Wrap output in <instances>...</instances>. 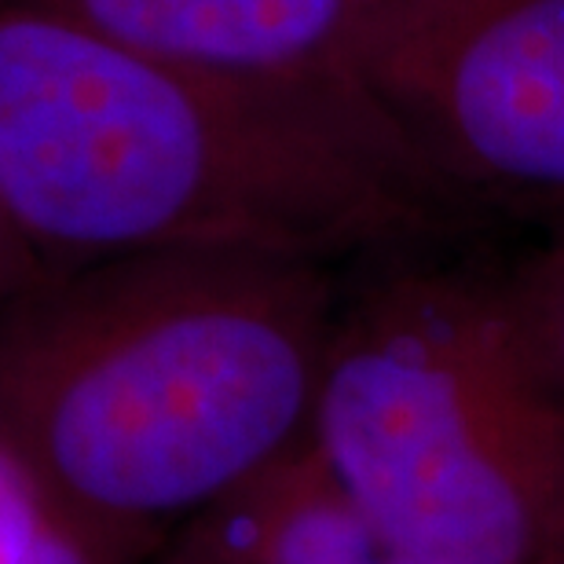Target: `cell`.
<instances>
[{
  "mask_svg": "<svg viewBox=\"0 0 564 564\" xmlns=\"http://www.w3.org/2000/svg\"><path fill=\"white\" fill-rule=\"evenodd\" d=\"M352 85L473 220L564 231V0H414Z\"/></svg>",
  "mask_w": 564,
  "mask_h": 564,
  "instance_id": "cell-4",
  "label": "cell"
},
{
  "mask_svg": "<svg viewBox=\"0 0 564 564\" xmlns=\"http://www.w3.org/2000/svg\"><path fill=\"white\" fill-rule=\"evenodd\" d=\"M517 301L564 381V231L510 272Z\"/></svg>",
  "mask_w": 564,
  "mask_h": 564,
  "instance_id": "cell-8",
  "label": "cell"
},
{
  "mask_svg": "<svg viewBox=\"0 0 564 564\" xmlns=\"http://www.w3.org/2000/svg\"><path fill=\"white\" fill-rule=\"evenodd\" d=\"M154 564H422L348 499L312 444L224 495Z\"/></svg>",
  "mask_w": 564,
  "mask_h": 564,
  "instance_id": "cell-6",
  "label": "cell"
},
{
  "mask_svg": "<svg viewBox=\"0 0 564 564\" xmlns=\"http://www.w3.org/2000/svg\"><path fill=\"white\" fill-rule=\"evenodd\" d=\"M334 264L147 250L52 268L0 304V444L147 564L308 444Z\"/></svg>",
  "mask_w": 564,
  "mask_h": 564,
  "instance_id": "cell-2",
  "label": "cell"
},
{
  "mask_svg": "<svg viewBox=\"0 0 564 564\" xmlns=\"http://www.w3.org/2000/svg\"><path fill=\"white\" fill-rule=\"evenodd\" d=\"M546 564H564V546H561V550H557V554H554V557H550Z\"/></svg>",
  "mask_w": 564,
  "mask_h": 564,
  "instance_id": "cell-10",
  "label": "cell"
},
{
  "mask_svg": "<svg viewBox=\"0 0 564 564\" xmlns=\"http://www.w3.org/2000/svg\"><path fill=\"white\" fill-rule=\"evenodd\" d=\"M308 444L422 564L564 546V381L510 272L403 253L345 286Z\"/></svg>",
  "mask_w": 564,
  "mask_h": 564,
  "instance_id": "cell-3",
  "label": "cell"
},
{
  "mask_svg": "<svg viewBox=\"0 0 564 564\" xmlns=\"http://www.w3.org/2000/svg\"><path fill=\"white\" fill-rule=\"evenodd\" d=\"M0 202L48 268L147 250L392 261L473 217L364 93L173 63L0 0Z\"/></svg>",
  "mask_w": 564,
  "mask_h": 564,
  "instance_id": "cell-1",
  "label": "cell"
},
{
  "mask_svg": "<svg viewBox=\"0 0 564 564\" xmlns=\"http://www.w3.org/2000/svg\"><path fill=\"white\" fill-rule=\"evenodd\" d=\"M48 268L41 264V257L30 250V242L22 239L19 228L11 224L4 202H0V304L22 286H30L33 279H41Z\"/></svg>",
  "mask_w": 564,
  "mask_h": 564,
  "instance_id": "cell-9",
  "label": "cell"
},
{
  "mask_svg": "<svg viewBox=\"0 0 564 564\" xmlns=\"http://www.w3.org/2000/svg\"><path fill=\"white\" fill-rule=\"evenodd\" d=\"M173 63L272 82L352 85L414 0H22Z\"/></svg>",
  "mask_w": 564,
  "mask_h": 564,
  "instance_id": "cell-5",
  "label": "cell"
},
{
  "mask_svg": "<svg viewBox=\"0 0 564 564\" xmlns=\"http://www.w3.org/2000/svg\"><path fill=\"white\" fill-rule=\"evenodd\" d=\"M0 564H147L63 510L0 444Z\"/></svg>",
  "mask_w": 564,
  "mask_h": 564,
  "instance_id": "cell-7",
  "label": "cell"
}]
</instances>
